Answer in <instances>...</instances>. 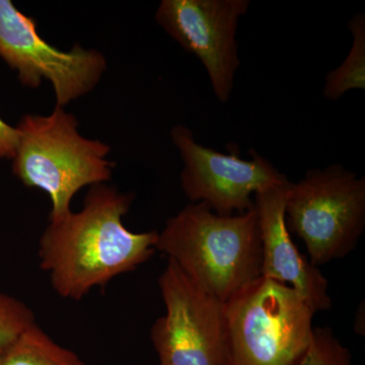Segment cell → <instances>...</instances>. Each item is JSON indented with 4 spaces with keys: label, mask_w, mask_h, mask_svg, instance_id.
I'll list each match as a JSON object with an SVG mask.
<instances>
[{
    "label": "cell",
    "mask_w": 365,
    "mask_h": 365,
    "mask_svg": "<svg viewBox=\"0 0 365 365\" xmlns=\"http://www.w3.org/2000/svg\"><path fill=\"white\" fill-rule=\"evenodd\" d=\"M133 200L132 193L95 185L81 211L49 222L40 237L38 257L57 295L85 299L93 288L104 289L114 278L153 258L158 232H131L122 220Z\"/></svg>",
    "instance_id": "1"
},
{
    "label": "cell",
    "mask_w": 365,
    "mask_h": 365,
    "mask_svg": "<svg viewBox=\"0 0 365 365\" xmlns=\"http://www.w3.org/2000/svg\"><path fill=\"white\" fill-rule=\"evenodd\" d=\"M155 250L222 302L261 276V235L254 208L225 216L207 204L190 203L168 220Z\"/></svg>",
    "instance_id": "2"
},
{
    "label": "cell",
    "mask_w": 365,
    "mask_h": 365,
    "mask_svg": "<svg viewBox=\"0 0 365 365\" xmlns=\"http://www.w3.org/2000/svg\"><path fill=\"white\" fill-rule=\"evenodd\" d=\"M16 128L13 174L28 188L48 194L49 222L71 212L72 199L83 187L112 179L110 146L81 135L78 119L64 108L56 106L48 116L26 115Z\"/></svg>",
    "instance_id": "3"
},
{
    "label": "cell",
    "mask_w": 365,
    "mask_h": 365,
    "mask_svg": "<svg viewBox=\"0 0 365 365\" xmlns=\"http://www.w3.org/2000/svg\"><path fill=\"white\" fill-rule=\"evenodd\" d=\"M225 309L232 365H297L313 341V309L279 281L260 276Z\"/></svg>",
    "instance_id": "4"
},
{
    "label": "cell",
    "mask_w": 365,
    "mask_h": 365,
    "mask_svg": "<svg viewBox=\"0 0 365 365\" xmlns=\"http://www.w3.org/2000/svg\"><path fill=\"white\" fill-rule=\"evenodd\" d=\"M285 218L314 266L345 258L364 234L365 178L341 165L309 170L288 185Z\"/></svg>",
    "instance_id": "5"
},
{
    "label": "cell",
    "mask_w": 365,
    "mask_h": 365,
    "mask_svg": "<svg viewBox=\"0 0 365 365\" xmlns=\"http://www.w3.org/2000/svg\"><path fill=\"white\" fill-rule=\"evenodd\" d=\"M158 287L165 313L151 327L150 340L160 365H232L225 302L170 260Z\"/></svg>",
    "instance_id": "6"
},
{
    "label": "cell",
    "mask_w": 365,
    "mask_h": 365,
    "mask_svg": "<svg viewBox=\"0 0 365 365\" xmlns=\"http://www.w3.org/2000/svg\"><path fill=\"white\" fill-rule=\"evenodd\" d=\"M0 57L18 71L24 86L39 88L43 79L51 83L56 106L62 108L91 93L107 71V60L98 50L76 44L71 51H61L46 42L37 21L11 0H0Z\"/></svg>",
    "instance_id": "7"
},
{
    "label": "cell",
    "mask_w": 365,
    "mask_h": 365,
    "mask_svg": "<svg viewBox=\"0 0 365 365\" xmlns=\"http://www.w3.org/2000/svg\"><path fill=\"white\" fill-rule=\"evenodd\" d=\"M170 137L184 163L185 195L192 203L207 204L216 215H244L254 208L255 194L289 181L256 150H250L251 160H242L237 151L218 153L197 143L182 125L175 126Z\"/></svg>",
    "instance_id": "8"
},
{
    "label": "cell",
    "mask_w": 365,
    "mask_h": 365,
    "mask_svg": "<svg viewBox=\"0 0 365 365\" xmlns=\"http://www.w3.org/2000/svg\"><path fill=\"white\" fill-rule=\"evenodd\" d=\"M249 0H163L155 21L172 39L202 62L213 93L227 103L241 64L237 36Z\"/></svg>",
    "instance_id": "9"
},
{
    "label": "cell",
    "mask_w": 365,
    "mask_h": 365,
    "mask_svg": "<svg viewBox=\"0 0 365 365\" xmlns=\"http://www.w3.org/2000/svg\"><path fill=\"white\" fill-rule=\"evenodd\" d=\"M290 181L255 194L262 242L261 276L294 288L314 313L332 307L325 276L295 246L285 218Z\"/></svg>",
    "instance_id": "10"
},
{
    "label": "cell",
    "mask_w": 365,
    "mask_h": 365,
    "mask_svg": "<svg viewBox=\"0 0 365 365\" xmlns=\"http://www.w3.org/2000/svg\"><path fill=\"white\" fill-rule=\"evenodd\" d=\"M0 365L88 364L76 352L55 342L36 322L0 347Z\"/></svg>",
    "instance_id": "11"
},
{
    "label": "cell",
    "mask_w": 365,
    "mask_h": 365,
    "mask_svg": "<svg viewBox=\"0 0 365 365\" xmlns=\"http://www.w3.org/2000/svg\"><path fill=\"white\" fill-rule=\"evenodd\" d=\"M352 34L351 49L342 64L327 74L323 93L337 101L352 90H365V16L356 14L348 23Z\"/></svg>",
    "instance_id": "12"
},
{
    "label": "cell",
    "mask_w": 365,
    "mask_h": 365,
    "mask_svg": "<svg viewBox=\"0 0 365 365\" xmlns=\"http://www.w3.org/2000/svg\"><path fill=\"white\" fill-rule=\"evenodd\" d=\"M297 365H352V356L332 329L314 328L312 344Z\"/></svg>",
    "instance_id": "13"
},
{
    "label": "cell",
    "mask_w": 365,
    "mask_h": 365,
    "mask_svg": "<svg viewBox=\"0 0 365 365\" xmlns=\"http://www.w3.org/2000/svg\"><path fill=\"white\" fill-rule=\"evenodd\" d=\"M34 323L35 314L25 302L0 292V347L16 339Z\"/></svg>",
    "instance_id": "14"
},
{
    "label": "cell",
    "mask_w": 365,
    "mask_h": 365,
    "mask_svg": "<svg viewBox=\"0 0 365 365\" xmlns=\"http://www.w3.org/2000/svg\"><path fill=\"white\" fill-rule=\"evenodd\" d=\"M18 143V131L16 127L6 123L0 118V160H13Z\"/></svg>",
    "instance_id": "15"
}]
</instances>
